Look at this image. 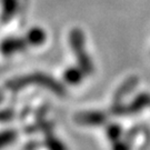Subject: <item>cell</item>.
<instances>
[{
	"label": "cell",
	"mask_w": 150,
	"mask_h": 150,
	"mask_svg": "<svg viewBox=\"0 0 150 150\" xmlns=\"http://www.w3.org/2000/svg\"><path fill=\"white\" fill-rule=\"evenodd\" d=\"M15 140V132L13 131H6L0 134V148L7 144H10Z\"/></svg>",
	"instance_id": "cell-1"
}]
</instances>
